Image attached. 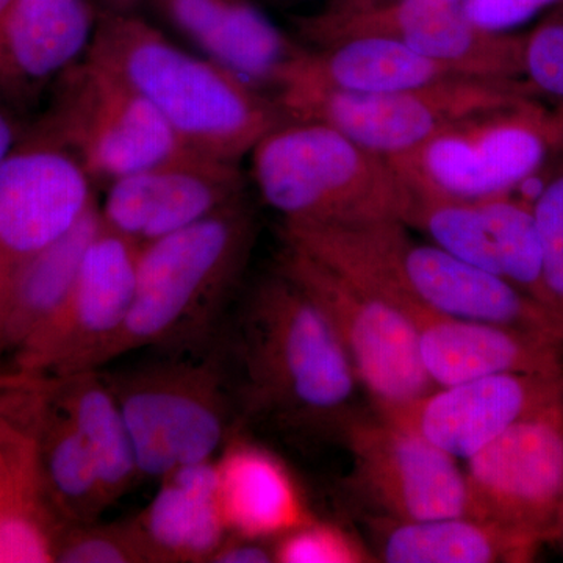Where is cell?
Wrapping results in <instances>:
<instances>
[{
  "instance_id": "23",
  "label": "cell",
  "mask_w": 563,
  "mask_h": 563,
  "mask_svg": "<svg viewBox=\"0 0 563 563\" xmlns=\"http://www.w3.org/2000/svg\"><path fill=\"white\" fill-rule=\"evenodd\" d=\"M461 76L450 66L384 36H354L329 46L303 47L282 76V88L374 95L422 87ZM466 77V76H463Z\"/></svg>"
},
{
  "instance_id": "3",
  "label": "cell",
  "mask_w": 563,
  "mask_h": 563,
  "mask_svg": "<svg viewBox=\"0 0 563 563\" xmlns=\"http://www.w3.org/2000/svg\"><path fill=\"white\" fill-rule=\"evenodd\" d=\"M252 174L291 224H406L415 195L390 158L320 122L285 121L258 141Z\"/></svg>"
},
{
  "instance_id": "36",
  "label": "cell",
  "mask_w": 563,
  "mask_h": 563,
  "mask_svg": "<svg viewBox=\"0 0 563 563\" xmlns=\"http://www.w3.org/2000/svg\"><path fill=\"white\" fill-rule=\"evenodd\" d=\"M22 136L20 114L0 98V163L16 147Z\"/></svg>"
},
{
  "instance_id": "28",
  "label": "cell",
  "mask_w": 563,
  "mask_h": 563,
  "mask_svg": "<svg viewBox=\"0 0 563 563\" xmlns=\"http://www.w3.org/2000/svg\"><path fill=\"white\" fill-rule=\"evenodd\" d=\"M43 379L52 401L69 418L90 450L107 499L110 504L117 501L135 484L140 470L109 380L98 369Z\"/></svg>"
},
{
  "instance_id": "37",
  "label": "cell",
  "mask_w": 563,
  "mask_h": 563,
  "mask_svg": "<svg viewBox=\"0 0 563 563\" xmlns=\"http://www.w3.org/2000/svg\"><path fill=\"white\" fill-rule=\"evenodd\" d=\"M395 0H328L322 11L331 14L361 13V11L377 9Z\"/></svg>"
},
{
  "instance_id": "15",
  "label": "cell",
  "mask_w": 563,
  "mask_h": 563,
  "mask_svg": "<svg viewBox=\"0 0 563 563\" xmlns=\"http://www.w3.org/2000/svg\"><path fill=\"white\" fill-rule=\"evenodd\" d=\"M90 174L33 129L0 163V291L11 273L95 209Z\"/></svg>"
},
{
  "instance_id": "5",
  "label": "cell",
  "mask_w": 563,
  "mask_h": 563,
  "mask_svg": "<svg viewBox=\"0 0 563 563\" xmlns=\"http://www.w3.org/2000/svg\"><path fill=\"white\" fill-rule=\"evenodd\" d=\"M254 214L244 198L140 251L135 291L111 361L146 346L195 339L246 268Z\"/></svg>"
},
{
  "instance_id": "26",
  "label": "cell",
  "mask_w": 563,
  "mask_h": 563,
  "mask_svg": "<svg viewBox=\"0 0 563 563\" xmlns=\"http://www.w3.org/2000/svg\"><path fill=\"white\" fill-rule=\"evenodd\" d=\"M217 468L218 501L232 536L279 539L309 521L291 474L263 448L233 442L225 448Z\"/></svg>"
},
{
  "instance_id": "25",
  "label": "cell",
  "mask_w": 563,
  "mask_h": 563,
  "mask_svg": "<svg viewBox=\"0 0 563 563\" xmlns=\"http://www.w3.org/2000/svg\"><path fill=\"white\" fill-rule=\"evenodd\" d=\"M377 558L387 563H525L542 544L488 518H373Z\"/></svg>"
},
{
  "instance_id": "16",
  "label": "cell",
  "mask_w": 563,
  "mask_h": 563,
  "mask_svg": "<svg viewBox=\"0 0 563 563\" xmlns=\"http://www.w3.org/2000/svg\"><path fill=\"white\" fill-rule=\"evenodd\" d=\"M43 377L0 376V563L55 562L65 526L47 498L40 431L47 406Z\"/></svg>"
},
{
  "instance_id": "7",
  "label": "cell",
  "mask_w": 563,
  "mask_h": 563,
  "mask_svg": "<svg viewBox=\"0 0 563 563\" xmlns=\"http://www.w3.org/2000/svg\"><path fill=\"white\" fill-rule=\"evenodd\" d=\"M531 98H537V91L526 80L463 76L374 95L309 88L274 92L285 121L331 125L387 158L409 154L454 122Z\"/></svg>"
},
{
  "instance_id": "17",
  "label": "cell",
  "mask_w": 563,
  "mask_h": 563,
  "mask_svg": "<svg viewBox=\"0 0 563 563\" xmlns=\"http://www.w3.org/2000/svg\"><path fill=\"white\" fill-rule=\"evenodd\" d=\"M406 225L424 232L433 244L461 261L501 277L555 310L544 285L542 243L533 206L514 192L483 199L415 196Z\"/></svg>"
},
{
  "instance_id": "21",
  "label": "cell",
  "mask_w": 563,
  "mask_h": 563,
  "mask_svg": "<svg viewBox=\"0 0 563 563\" xmlns=\"http://www.w3.org/2000/svg\"><path fill=\"white\" fill-rule=\"evenodd\" d=\"M95 0H14L0 21V98L21 114L90 49Z\"/></svg>"
},
{
  "instance_id": "10",
  "label": "cell",
  "mask_w": 563,
  "mask_h": 563,
  "mask_svg": "<svg viewBox=\"0 0 563 563\" xmlns=\"http://www.w3.org/2000/svg\"><path fill=\"white\" fill-rule=\"evenodd\" d=\"M277 272L320 307L376 410L404 406L435 388L422 368L412 325L390 302L290 244Z\"/></svg>"
},
{
  "instance_id": "30",
  "label": "cell",
  "mask_w": 563,
  "mask_h": 563,
  "mask_svg": "<svg viewBox=\"0 0 563 563\" xmlns=\"http://www.w3.org/2000/svg\"><path fill=\"white\" fill-rule=\"evenodd\" d=\"M55 562L62 563H147L146 550L135 526L74 525L58 537Z\"/></svg>"
},
{
  "instance_id": "13",
  "label": "cell",
  "mask_w": 563,
  "mask_h": 563,
  "mask_svg": "<svg viewBox=\"0 0 563 563\" xmlns=\"http://www.w3.org/2000/svg\"><path fill=\"white\" fill-rule=\"evenodd\" d=\"M313 47L354 36H384L466 77L525 80L523 35L490 32L470 14V0H395L352 14L325 11L296 21Z\"/></svg>"
},
{
  "instance_id": "14",
  "label": "cell",
  "mask_w": 563,
  "mask_h": 563,
  "mask_svg": "<svg viewBox=\"0 0 563 563\" xmlns=\"http://www.w3.org/2000/svg\"><path fill=\"white\" fill-rule=\"evenodd\" d=\"M363 495L396 520L472 515L457 459L383 415H347L339 426Z\"/></svg>"
},
{
  "instance_id": "6",
  "label": "cell",
  "mask_w": 563,
  "mask_h": 563,
  "mask_svg": "<svg viewBox=\"0 0 563 563\" xmlns=\"http://www.w3.org/2000/svg\"><path fill=\"white\" fill-rule=\"evenodd\" d=\"M563 154V101L536 98L454 122L409 154L390 158L415 196L483 199L512 195Z\"/></svg>"
},
{
  "instance_id": "39",
  "label": "cell",
  "mask_w": 563,
  "mask_h": 563,
  "mask_svg": "<svg viewBox=\"0 0 563 563\" xmlns=\"http://www.w3.org/2000/svg\"><path fill=\"white\" fill-rule=\"evenodd\" d=\"M13 2L14 0H0V21L5 16L7 11H9L11 3Z\"/></svg>"
},
{
  "instance_id": "12",
  "label": "cell",
  "mask_w": 563,
  "mask_h": 563,
  "mask_svg": "<svg viewBox=\"0 0 563 563\" xmlns=\"http://www.w3.org/2000/svg\"><path fill=\"white\" fill-rule=\"evenodd\" d=\"M466 462L473 517L558 542L563 501V388Z\"/></svg>"
},
{
  "instance_id": "40",
  "label": "cell",
  "mask_w": 563,
  "mask_h": 563,
  "mask_svg": "<svg viewBox=\"0 0 563 563\" xmlns=\"http://www.w3.org/2000/svg\"><path fill=\"white\" fill-rule=\"evenodd\" d=\"M558 543L561 544L562 550H563V501H562V509H561V520H559Z\"/></svg>"
},
{
  "instance_id": "22",
  "label": "cell",
  "mask_w": 563,
  "mask_h": 563,
  "mask_svg": "<svg viewBox=\"0 0 563 563\" xmlns=\"http://www.w3.org/2000/svg\"><path fill=\"white\" fill-rule=\"evenodd\" d=\"M151 2L210 60L265 92L277 90L285 70L303 49L269 21L255 0Z\"/></svg>"
},
{
  "instance_id": "33",
  "label": "cell",
  "mask_w": 563,
  "mask_h": 563,
  "mask_svg": "<svg viewBox=\"0 0 563 563\" xmlns=\"http://www.w3.org/2000/svg\"><path fill=\"white\" fill-rule=\"evenodd\" d=\"M533 214L542 243L544 285L555 310L563 314V165L544 184Z\"/></svg>"
},
{
  "instance_id": "24",
  "label": "cell",
  "mask_w": 563,
  "mask_h": 563,
  "mask_svg": "<svg viewBox=\"0 0 563 563\" xmlns=\"http://www.w3.org/2000/svg\"><path fill=\"white\" fill-rule=\"evenodd\" d=\"M132 523L150 562H210L229 533L218 501L217 462L190 463L166 474Z\"/></svg>"
},
{
  "instance_id": "2",
  "label": "cell",
  "mask_w": 563,
  "mask_h": 563,
  "mask_svg": "<svg viewBox=\"0 0 563 563\" xmlns=\"http://www.w3.org/2000/svg\"><path fill=\"white\" fill-rule=\"evenodd\" d=\"M407 229L399 221L333 229L322 242V262L396 309L418 306L563 342L561 313L437 244L415 242Z\"/></svg>"
},
{
  "instance_id": "9",
  "label": "cell",
  "mask_w": 563,
  "mask_h": 563,
  "mask_svg": "<svg viewBox=\"0 0 563 563\" xmlns=\"http://www.w3.org/2000/svg\"><path fill=\"white\" fill-rule=\"evenodd\" d=\"M140 476L211 461L228 433V404L211 363L162 362L109 379Z\"/></svg>"
},
{
  "instance_id": "18",
  "label": "cell",
  "mask_w": 563,
  "mask_h": 563,
  "mask_svg": "<svg viewBox=\"0 0 563 563\" xmlns=\"http://www.w3.org/2000/svg\"><path fill=\"white\" fill-rule=\"evenodd\" d=\"M243 198L236 163L184 152L109 184L102 224L140 246L206 220Z\"/></svg>"
},
{
  "instance_id": "8",
  "label": "cell",
  "mask_w": 563,
  "mask_h": 563,
  "mask_svg": "<svg viewBox=\"0 0 563 563\" xmlns=\"http://www.w3.org/2000/svg\"><path fill=\"white\" fill-rule=\"evenodd\" d=\"M51 91L35 129L68 150L92 180L111 184L190 151L132 85L90 55Z\"/></svg>"
},
{
  "instance_id": "27",
  "label": "cell",
  "mask_w": 563,
  "mask_h": 563,
  "mask_svg": "<svg viewBox=\"0 0 563 563\" xmlns=\"http://www.w3.org/2000/svg\"><path fill=\"white\" fill-rule=\"evenodd\" d=\"M101 228V213L95 207L73 231L10 274L0 291V351H16L60 309Z\"/></svg>"
},
{
  "instance_id": "29",
  "label": "cell",
  "mask_w": 563,
  "mask_h": 563,
  "mask_svg": "<svg viewBox=\"0 0 563 563\" xmlns=\"http://www.w3.org/2000/svg\"><path fill=\"white\" fill-rule=\"evenodd\" d=\"M40 448L47 498L58 520L65 528L98 521L110 506L98 466L51 395L41 421Z\"/></svg>"
},
{
  "instance_id": "32",
  "label": "cell",
  "mask_w": 563,
  "mask_h": 563,
  "mask_svg": "<svg viewBox=\"0 0 563 563\" xmlns=\"http://www.w3.org/2000/svg\"><path fill=\"white\" fill-rule=\"evenodd\" d=\"M525 80L537 95L563 101V2L525 33Z\"/></svg>"
},
{
  "instance_id": "4",
  "label": "cell",
  "mask_w": 563,
  "mask_h": 563,
  "mask_svg": "<svg viewBox=\"0 0 563 563\" xmlns=\"http://www.w3.org/2000/svg\"><path fill=\"white\" fill-rule=\"evenodd\" d=\"M247 398L298 422L340 426L358 379L331 322L280 272L252 291L242 318Z\"/></svg>"
},
{
  "instance_id": "19",
  "label": "cell",
  "mask_w": 563,
  "mask_h": 563,
  "mask_svg": "<svg viewBox=\"0 0 563 563\" xmlns=\"http://www.w3.org/2000/svg\"><path fill=\"white\" fill-rule=\"evenodd\" d=\"M563 388L562 374L504 373L435 387L420 398L376 410L451 457L468 461Z\"/></svg>"
},
{
  "instance_id": "34",
  "label": "cell",
  "mask_w": 563,
  "mask_h": 563,
  "mask_svg": "<svg viewBox=\"0 0 563 563\" xmlns=\"http://www.w3.org/2000/svg\"><path fill=\"white\" fill-rule=\"evenodd\" d=\"M562 2L563 0H470V14L485 31L510 32Z\"/></svg>"
},
{
  "instance_id": "1",
  "label": "cell",
  "mask_w": 563,
  "mask_h": 563,
  "mask_svg": "<svg viewBox=\"0 0 563 563\" xmlns=\"http://www.w3.org/2000/svg\"><path fill=\"white\" fill-rule=\"evenodd\" d=\"M154 107L187 150L236 163L284 124L276 99L132 13L102 10L88 54Z\"/></svg>"
},
{
  "instance_id": "20",
  "label": "cell",
  "mask_w": 563,
  "mask_h": 563,
  "mask_svg": "<svg viewBox=\"0 0 563 563\" xmlns=\"http://www.w3.org/2000/svg\"><path fill=\"white\" fill-rule=\"evenodd\" d=\"M422 368L433 387L504 373H563V342L526 331L406 306Z\"/></svg>"
},
{
  "instance_id": "11",
  "label": "cell",
  "mask_w": 563,
  "mask_h": 563,
  "mask_svg": "<svg viewBox=\"0 0 563 563\" xmlns=\"http://www.w3.org/2000/svg\"><path fill=\"white\" fill-rule=\"evenodd\" d=\"M140 251L102 224L66 301L13 352L14 372L62 377L109 363L131 310Z\"/></svg>"
},
{
  "instance_id": "41",
  "label": "cell",
  "mask_w": 563,
  "mask_h": 563,
  "mask_svg": "<svg viewBox=\"0 0 563 563\" xmlns=\"http://www.w3.org/2000/svg\"><path fill=\"white\" fill-rule=\"evenodd\" d=\"M285 2H287V0H285Z\"/></svg>"
},
{
  "instance_id": "31",
  "label": "cell",
  "mask_w": 563,
  "mask_h": 563,
  "mask_svg": "<svg viewBox=\"0 0 563 563\" xmlns=\"http://www.w3.org/2000/svg\"><path fill=\"white\" fill-rule=\"evenodd\" d=\"M274 561L279 563H361L369 555L347 533L329 525L306 521L276 540Z\"/></svg>"
},
{
  "instance_id": "38",
  "label": "cell",
  "mask_w": 563,
  "mask_h": 563,
  "mask_svg": "<svg viewBox=\"0 0 563 563\" xmlns=\"http://www.w3.org/2000/svg\"><path fill=\"white\" fill-rule=\"evenodd\" d=\"M143 0H101L103 10L117 13H132Z\"/></svg>"
},
{
  "instance_id": "35",
  "label": "cell",
  "mask_w": 563,
  "mask_h": 563,
  "mask_svg": "<svg viewBox=\"0 0 563 563\" xmlns=\"http://www.w3.org/2000/svg\"><path fill=\"white\" fill-rule=\"evenodd\" d=\"M266 540L244 539L232 536L225 539L210 562L213 563H272L273 547H266Z\"/></svg>"
}]
</instances>
